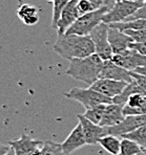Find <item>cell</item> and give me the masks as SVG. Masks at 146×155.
Listing matches in <instances>:
<instances>
[{
	"mask_svg": "<svg viewBox=\"0 0 146 155\" xmlns=\"http://www.w3.org/2000/svg\"><path fill=\"white\" fill-rule=\"evenodd\" d=\"M138 1H142V2H145L146 0H138Z\"/></svg>",
	"mask_w": 146,
	"mask_h": 155,
	"instance_id": "36",
	"label": "cell"
},
{
	"mask_svg": "<svg viewBox=\"0 0 146 155\" xmlns=\"http://www.w3.org/2000/svg\"><path fill=\"white\" fill-rule=\"evenodd\" d=\"M64 95L70 100L79 102L85 109L93 108L101 104H111L113 99L101 94L93 88H73Z\"/></svg>",
	"mask_w": 146,
	"mask_h": 155,
	"instance_id": "5",
	"label": "cell"
},
{
	"mask_svg": "<svg viewBox=\"0 0 146 155\" xmlns=\"http://www.w3.org/2000/svg\"><path fill=\"white\" fill-rule=\"evenodd\" d=\"M49 1H53V2H54V1H55V0H49Z\"/></svg>",
	"mask_w": 146,
	"mask_h": 155,
	"instance_id": "37",
	"label": "cell"
},
{
	"mask_svg": "<svg viewBox=\"0 0 146 155\" xmlns=\"http://www.w3.org/2000/svg\"><path fill=\"white\" fill-rule=\"evenodd\" d=\"M108 29L109 24L101 22L90 34L93 44H95L96 54L103 61L111 60L114 56V51L108 41Z\"/></svg>",
	"mask_w": 146,
	"mask_h": 155,
	"instance_id": "6",
	"label": "cell"
},
{
	"mask_svg": "<svg viewBox=\"0 0 146 155\" xmlns=\"http://www.w3.org/2000/svg\"><path fill=\"white\" fill-rule=\"evenodd\" d=\"M33 155H43L42 151H41V147H40V148H38V149L36 150L35 152H34V154H33Z\"/></svg>",
	"mask_w": 146,
	"mask_h": 155,
	"instance_id": "33",
	"label": "cell"
},
{
	"mask_svg": "<svg viewBox=\"0 0 146 155\" xmlns=\"http://www.w3.org/2000/svg\"><path fill=\"white\" fill-rule=\"evenodd\" d=\"M70 2V0H55L53 2V18H52V27L57 29L58 27L59 20L61 18V14H62L64 8L66 4Z\"/></svg>",
	"mask_w": 146,
	"mask_h": 155,
	"instance_id": "24",
	"label": "cell"
},
{
	"mask_svg": "<svg viewBox=\"0 0 146 155\" xmlns=\"http://www.w3.org/2000/svg\"><path fill=\"white\" fill-rule=\"evenodd\" d=\"M118 155H121V154H118Z\"/></svg>",
	"mask_w": 146,
	"mask_h": 155,
	"instance_id": "40",
	"label": "cell"
},
{
	"mask_svg": "<svg viewBox=\"0 0 146 155\" xmlns=\"http://www.w3.org/2000/svg\"><path fill=\"white\" fill-rule=\"evenodd\" d=\"M79 17L80 13L78 10V0H70V2L66 4L61 14V18L59 20L58 27H57L58 36L64 35Z\"/></svg>",
	"mask_w": 146,
	"mask_h": 155,
	"instance_id": "10",
	"label": "cell"
},
{
	"mask_svg": "<svg viewBox=\"0 0 146 155\" xmlns=\"http://www.w3.org/2000/svg\"><path fill=\"white\" fill-rule=\"evenodd\" d=\"M103 64L104 61L97 54H93L86 58L70 61V66L65 74L77 81H81L90 86L100 79Z\"/></svg>",
	"mask_w": 146,
	"mask_h": 155,
	"instance_id": "2",
	"label": "cell"
},
{
	"mask_svg": "<svg viewBox=\"0 0 146 155\" xmlns=\"http://www.w3.org/2000/svg\"><path fill=\"white\" fill-rule=\"evenodd\" d=\"M136 93H143V94H146V91L143 89V88H141L140 85H139L134 80H133L131 83L127 84V86L125 87V89L123 90L119 95H117V97H114L113 103L123 105V106H124V105L126 104L128 97L133 94H136Z\"/></svg>",
	"mask_w": 146,
	"mask_h": 155,
	"instance_id": "18",
	"label": "cell"
},
{
	"mask_svg": "<svg viewBox=\"0 0 146 155\" xmlns=\"http://www.w3.org/2000/svg\"><path fill=\"white\" fill-rule=\"evenodd\" d=\"M107 105L108 104H101V105H98V106L93 107V108L86 109L85 113L83 115L87 120H90L92 123H93V124L100 125Z\"/></svg>",
	"mask_w": 146,
	"mask_h": 155,
	"instance_id": "21",
	"label": "cell"
},
{
	"mask_svg": "<svg viewBox=\"0 0 146 155\" xmlns=\"http://www.w3.org/2000/svg\"><path fill=\"white\" fill-rule=\"evenodd\" d=\"M131 74L133 79L140 85V87L143 88V89L146 91V77L137 74V72H134V71H131Z\"/></svg>",
	"mask_w": 146,
	"mask_h": 155,
	"instance_id": "28",
	"label": "cell"
},
{
	"mask_svg": "<svg viewBox=\"0 0 146 155\" xmlns=\"http://www.w3.org/2000/svg\"><path fill=\"white\" fill-rule=\"evenodd\" d=\"M10 149H11L10 146L0 143V155H5L8 151H10Z\"/></svg>",
	"mask_w": 146,
	"mask_h": 155,
	"instance_id": "31",
	"label": "cell"
},
{
	"mask_svg": "<svg viewBox=\"0 0 146 155\" xmlns=\"http://www.w3.org/2000/svg\"><path fill=\"white\" fill-rule=\"evenodd\" d=\"M122 137L129 138V140H134L142 148L143 150H146V125L140 127L134 131H131L127 134H124Z\"/></svg>",
	"mask_w": 146,
	"mask_h": 155,
	"instance_id": "22",
	"label": "cell"
},
{
	"mask_svg": "<svg viewBox=\"0 0 146 155\" xmlns=\"http://www.w3.org/2000/svg\"><path fill=\"white\" fill-rule=\"evenodd\" d=\"M117 1H122V0H117Z\"/></svg>",
	"mask_w": 146,
	"mask_h": 155,
	"instance_id": "38",
	"label": "cell"
},
{
	"mask_svg": "<svg viewBox=\"0 0 146 155\" xmlns=\"http://www.w3.org/2000/svg\"><path fill=\"white\" fill-rule=\"evenodd\" d=\"M136 19H145L146 20V1L143 2L142 6L134 14L133 16L128 18L126 21H131V20H136Z\"/></svg>",
	"mask_w": 146,
	"mask_h": 155,
	"instance_id": "27",
	"label": "cell"
},
{
	"mask_svg": "<svg viewBox=\"0 0 146 155\" xmlns=\"http://www.w3.org/2000/svg\"><path fill=\"white\" fill-rule=\"evenodd\" d=\"M99 143L103 149H105L111 155L120 154L121 150V140L118 136L115 135H105L99 140Z\"/></svg>",
	"mask_w": 146,
	"mask_h": 155,
	"instance_id": "19",
	"label": "cell"
},
{
	"mask_svg": "<svg viewBox=\"0 0 146 155\" xmlns=\"http://www.w3.org/2000/svg\"><path fill=\"white\" fill-rule=\"evenodd\" d=\"M90 1L93 3L96 10H99L102 6H105V0H90Z\"/></svg>",
	"mask_w": 146,
	"mask_h": 155,
	"instance_id": "30",
	"label": "cell"
},
{
	"mask_svg": "<svg viewBox=\"0 0 146 155\" xmlns=\"http://www.w3.org/2000/svg\"><path fill=\"white\" fill-rule=\"evenodd\" d=\"M143 2L138 0L117 1L115 5L103 16V22L107 24L125 22L142 6Z\"/></svg>",
	"mask_w": 146,
	"mask_h": 155,
	"instance_id": "4",
	"label": "cell"
},
{
	"mask_svg": "<svg viewBox=\"0 0 146 155\" xmlns=\"http://www.w3.org/2000/svg\"><path fill=\"white\" fill-rule=\"evenodd\" d=\"M60 145L64 155H70L74 151L78 150L79 148L86 145L85 135H84L83 129H82V126L80 123L72 130V132L68 134L66 140Z\"/></svg>",
	"mask_w": 146,
	"mask_h": 155,
	"instance_id": "14",
	"label": "cell"
},
{
	"mask_svg": "<svg viewBox=\"0 0 146 155\" xmlns=\"http://www.w3.org/2000/svg\"><path fill=\"white\" fill-rule=\"evenodd\" d=\"M125 33L133 38L134 42H145L146 41V29L143 31H125Z\"/></svg>",
	"mask_w": 146,
	"mask_h": 155,
	"instance_id": "26",
	"label": "cell"
},
{
	"mask_svg": "<svg viewBox=\"0 0 146 155\" xmlns=\"http://www.w3.org/2000/svg\"><path fill=\"white\" fill-rule=\"evenodd\" d=\"M107 6H102L99 10L80 16L75 23L67 29L65 34H76L80 36H90L92 31L101 22H103V16L108 12Z\"/></svg>",
	"mask_w": 146,
	"mask_h": 155,
	"instance_id": "3",
	"label": "cell"
},
{
	"mask_svg": "<svg viewBox=\"0 0 146 155\" xmlns=\"http://www.w3.org/2000/svg\"><path fill=\"white\" fill-rule=\"evenodd\" d=\"M108 41L114 51V54H121L127 51L131 44L134 41L131 36L127 35L125 31H121L120 29L109 25L108 29Z\"/></svg>",
	"mask_w": 146,
	"mask_h": 155,
	"instance_id": "12",
	"label": "cell"
},
{
	"mask_svg": "<svg viewBox=\"0 0 146 155\" xmlns=\"http://www.w3.org/2000/svg\"><path fill=\"white\" fill-rule=\"evenodd\" d=\"M142 150L143 149L138 143L134 142V140H129V138L122 137V140H121V155H136Z\"/></svg>",
	"mask_w": 146,
	"mask_h": 155,
	"instance_id": "23",
	"label": "cell"
},
{
	"mask_svg": "<svg viewBox=\"0 0 146 155\" xmlns=\"http://www.w3.org/2000/svg\"><path fill=\"white\" fill-rule=\"evenodd\" d=\"M17 15L25 25H35L39 22V14L36 6L23 3L18 8Z\"/></svg>",
	"mask_w": 146,
	"mask_h": 155,
	"instance_id": "17",
	"label": "cell"
},
{
	"mask_svg": "<svg viewBox=\"0 0 146 155\" xmlns=\"http://www.w3.org/2000/svg\"><path fill=\"white\" fill-rule=\"evenodd\" d=\"M144 151H145V153H146V150H144Z\"/></svg>",
	"mask_w": 146,
	"mask_h": 155,
	"instance_id": "39",
	"label": "cell"
},
{
	"mask_svg": "<svg viewBox=\"0 0 146 155\" xmlns=\"http://www.w3.org/2000/svg\"><path fill=\"white\" fill-rule=\"evenodd\" d=\"M110 26L120 29L121 31H143L146 29V20L145 19H136L131 21L119 22V23H111Z\"/></svg>",
	"mask_w": 146,
	"mask_h": 155,
	"instance_id": "20",
	"label": "cell"
},
{
	"mask_svg": "<svg viewBox=\"0 0 146 155\" xmlns=\"http://www.w3.org/2000/svg\"><path fill=\"white\" fill-rule=\"evenodd\" d=\"M125 115L123 113V105L111 103L108 104L104 111L103 117L100 123L102 127H113L121 124L124 120Z\"/></svg>",
	"mask_w": 146,
	"mask_h": 155,
	"instance_id": "16",
	"label": "cell"
},
{
	"mask_svg": "<svg viewBox=\"0 0 146 155\" xmlns=\"http://www.w3.org/2000/svg\"><path fill=\"white\" fill-rule=\"evenodd\" d=\"M77 117L79 120V123L81 124L82 129H83L86 145H97L100 138L105 136V128L104 127L93 124L83 114H78Z\"/></svg>",
	"mask_w": 146,
	"mask_h": 155,
	"instance_id": "11",
	"label": "cell"
},
{
	"mask_svg": "<svg viewBox=\"0 0 146 155\" xmlns=\"http://www.w3.org/2000/svg\"><path fill=\"white\" fill-rule=\"evenodd\" d=\"M78 10L80 13V16L84 15V14L90 13L93 11H96L95 6L90 0H78Z\"/></svg>",
	"mask_w": 146,
	"mask_h": 155,
	"instance_id": "25",
	"label": "cell"
},
{
	"mask_svg": "<svg viewBox=\"0 0 146 155\" xmlns=\"http://www.w3.org/2000/svg\"><path fill=\"white\" fill-rule=\"evenodd\" d=\"M134 72H137V74H142V76L146 77V65L141 66V67H139V68H137V69H134Z\"/></svg>",
	"mask_w": 146,
	"mask_h": 155,
	"instance_id": "32",
	"label": "cell"
},
{
	"mask_svg": "<svg viewBox=\"0 0 146 155\" xmlns=\"http://www.w3.org/2000/svg\"><path fill=\"white\" fill-rule=\"evenodd\" d=\"M136 155H146V153H145V151H144V150H142V151H141V152H139V153H138V154H136Z\"/></svg>",
	"mask_w": 146,
	"mask_h": 155,
	"instance_id": "35",
	"label": "cell"
},
{
	"mask_svg": "<svg viewBox=\"0 0 146 155\" xmlns=\"http://www.w3.org/2000/svg\"><path fill=\"white\" fill-rule=\"evenodd\" d=\"M111 61L129 71H134L137 68L146 65V56L133 48H128L121 54H114Z\"/></svg>",
	"mask_w": 146,
	"mask_h": 155,
	"instance_id": "8",
	"label": "cell"
},
{
	"mask_svg": "<svg viewBox=\"0 0 146 155\" xmlns=\"http://www.w3.org/2000/svg\"><path fill=\"white\" fill-rule=\"evenodd\" d=\"M5 155H16V154H15V152H14V150L12 149V148H11L10 151H8Z\"/></svg>",
	"mask_w": 146,
	"mask_h": 155,
	"instance_id": "34",
	"label": "cell"
},
{
	"mask_svg": "<svg viewBox=\"0 0 146 155\" xmlns=\"http://www.w3.org/2000/svg\"><path fill=\"white\" fill-rule=\"evenodd\" d=\"M8 145L16 155H33L34 152L43 145V143L34 140L26 134H22L18 140H10Z\"/></svg>",
	"mask_w": 146,
	"mask_h": 155,
	"instance_id": "13",
	"label": "cell"
},
{
	"mask_svg": "<svg viewBox=\"0 0 146 155\" xmlns=\"http://www.w3.org/2000/svg\"><path fill=\"white\" fill-rule=\"evenodd\" d=\"M144 125H146V114L125 116L124 120L117 126L104 127L105 128V135H115L122 137L124 134L134 131Z\"/></svg>",
	"mask_w": 146,
	"mask_h": 155,
	"instance_id": "7",
	"label": "cell"
},
{
	"mask_svg": "<svg viewBox=\"0 0 146 155\" xmlns=\"http://www.w3.org/2000/svg\"><path fill=\"white\" fill-rule=\"evenodd\" d=\"M129 48H133L138 52H140V54L146 56V41L145 42H133Z\"/></svg>",
	"mask_w": 146,
	"mask_h": 155,
	"instance_id": "29",
	"label": "cell"
},
{
	"mask_svg": "<svg viewBox=\"0 0 146 155\" xmlns=\"http://www.w3.org/2000/svg\"><path fill=\"white\" fill-rule=\"evenodd\" d=\"M100 79H110L116 80V81H123L126 83H131L134 80L129 70L117 65L111 60L104 61Z\"/></svg>",
	"mask_w": 146,
	"mask_h": 155,
	"instance_id": "15",
	"label": "cell"
},
{
	"mask_svg": "<svg viewBox=\"0 0 146 155\" xmlns=\"http://www.w3.org/2000/svg\"><path fill=\"white\" fill-rule=\"evenodd\" d=\"M54 51L60 57L68 61L83 59L96 54L95 44L90 36H80L76 34H64L58 36L54 44Z\"/></svg>",
	"mask_w": 146,
	"mask_h": 155,
	"instance_id": "1",
	"label": "cell"
},
{
	"mask_svg": "<svg viewBox=\"0 0 146 155\" xmlns=\"http://www.w3.org/2000/svg\"><path fill=\"white\" fill-rule=\"evenodd\" d=\"M127 84L128 83L123 81H116V80L110 79H99L90 87L107 97L114 99L125 89Z\"/></svg>",
	"mask_w": 146,
	"mask_h": 155,
	"instance_id": "9",
	"label": "cell"
}]
</instances>
